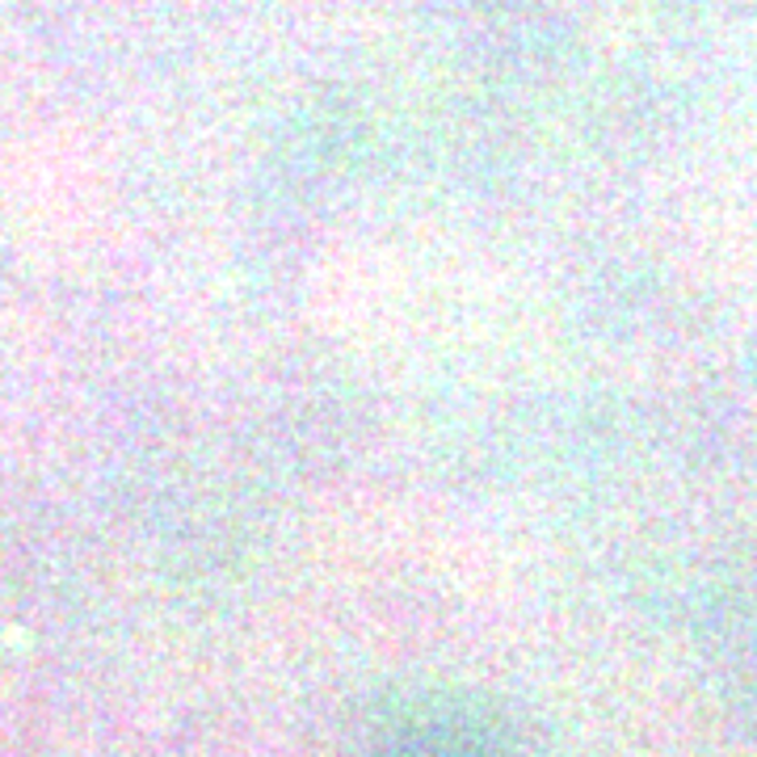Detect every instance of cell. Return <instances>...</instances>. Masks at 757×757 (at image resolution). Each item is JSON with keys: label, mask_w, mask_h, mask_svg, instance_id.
I'll use <instances>...</instances> for the list:
<instances>
[{"label": "cell", "mask_w": 757, "mask_h": 757, "mask_svg": "<svg viewBox=\"0 0 757 757\" xmlns=\"http://www.w3.org/2000/svg\"><path fill=\"white\" fill-rule=\"evenodd\" d=\"M379 757H509L501 740L471 728V724H447V719H429L417 728H405L384 745Z\"/></svg>", "instance_id": "cell-1"}]
</instances>
